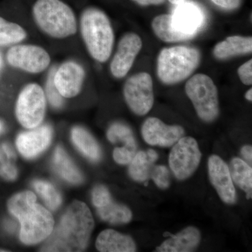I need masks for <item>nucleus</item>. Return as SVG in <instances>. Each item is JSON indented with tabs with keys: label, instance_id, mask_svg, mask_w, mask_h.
<instances>
[{
	"label": "nucleus",
	"instance_id": "nucleus-1",
	"mask_svg": "<svg viewBox=\"0 0 252 252\" xmlns=\"http://www.w3.org/2000/svg\"><path fill=\"white\" fill-rule=\"evenodd\" d=\"M94 225L89 207L83 202L75 200L67 207L41 251H84L89 245Z\"/></svg>",
	"mask_w": 252,
	"mask_h": 252
},
{
	"label": "nucleus",
	"instance_id": "nucleus-2",
	"mask_svg": "<svg viewBox=\"0 0 252 252\" xmlns=\"http://www.w3.org/2000/svg\"><path fill=\"white\" fill-rule=\"evenodd\" d=\"M33 192L16 194L8 201L9 211L21 223L20 240L25 245H36L49 238L54 230V217L45 207L36 203Z\"/></svg>",
	"mask_w": 252,
	"mask_h": 252
},
{
	"label": "nucleus",
	"instance_id": "nucleus-3",
	"mask_svg": "<svg viewBox=\"0 0 252 252\" xmlns=\"http://www.w3.org/2000/svg\"><path fill=\"white\" fill-rule=\"evenodd\" d=\"M81 32L91 56L98 62H106L112 54L114 41L107 15L96 8H88L81 15Z\"/></svg>",
	"mask_w": 252,
	"mask_h": 252
},
{
	"label": "nucleus",
	"instance_id": "nucleus-4",
	"mask_svg": "<svg viewBox=\"0 0 252 252\" xmlns=\"http://www.w3.org/2000/svg\"><path fill=\"white\" fill-rule=\"evenodd\" d=\"M33 16L38 27L52 37L63 39L77 32L75 14L61 0H36Z\"/></svg>",
	"mask_w": 252,
	"mask_h": 252
},
{
	"label": "nucleus",
	"instance_id": "nucleus-5",
	"mask_svg": "<svg viewBox=\"0 0 252 252\" xmlns=\"http://www.w3.org/2000/svg\"><path fill=\"white\" fill-rule=\"evenodd\" d=\"M200 53L187 46L162 49L158 59V75L165 84H175L185 80L198 67Z\"/></svg>",
	"mask_w": 252,
	"mask_h": 252
},
{
	"label": "nucleus",
	"instance_id": "nucleus-6",
	"mask_svg": "<svg viewBox=\"0 0 252 252\" xmlns=\"http://www.w3.org/2000/svg\"><path fill=\"white\" fill-rule=\"evenodd\" d=\"M185 90L202 120L212 122L217 119L220 114L218 92L211 78L195 74L187 81Z\"/></svg>",
	"mask_w": 252,
	"mask_h": 252
},
{
	"label": "nucleus",
	"instance_id": "nucleus-7",
	"mask_svg": "<svg viewBox=\"0 0 252 252\" xmlns=\"http://www.w3.org/2000/svg\"><path fill=\"white\" fill-rule=\"evenodd\" d=\"M46 97L44 91L36 84L26 86L18 95L16 115L18 122L28 129L41 124L45 115Z\"/></svg>",
	"mask_w": 252,
	"mask_h": 252
},
{
	"label": "nucleus",
	"instance_id": "nucleus-8",
	"mask_svg": "<svg viewBox=\"0 0 252 252\" xmlns=\"http://www.w3.org/2000/svg\"><path fill=\"white\" fill-rule=\"evenodd\" d=\"M201 160V152L198 142L192 137H182L173 145L169 165L176 178L185 180L198 169Z\"/></svg>",
	"mask_w": 252,
	"mask_h": 252
},
{
	"label": "nucleus",
	"instance_id": "nucleus-9",
	"mask_svg": "<svg viewBox=\"0 0 252 252\" xmlns=\"http://www.w3.org/2000/svg\"><path fill=\"white\" fill-rule=\"evenodd\" d=\"M126 103L139 116L148 114L153 107V81L150 74L140 72L129 78L124 89Z\"/></svg>",
	"mask_w": 252,
	"mask_h": 252
},
{
	"label": "nucleus",
	"instance_id": "nucleus-10",
	"mask_svg": "<svg viewBox=\"0 0 252 252\" xmlns=\"http://www.w3.org/2000/svg\"><path fill=\"white\" fill-rule=\"evenodd\" d=\"M6 60L12 67L32 74L45 70L51 63V58L46 50L40 46L27 44L10 48Z\"/></svg>",
	"mask_w": 252,
	"mask_h": 252
},
{
	"label": "nucleus",
	"instance_id": "nucleus-11",
	"mask_svg": "<svg viewBox=\"0 0 252 252\" xmlns=\"http://www.w3.org/2000/svg\"><path fill=\"white\" fill-rule=\"evenodd\" d=\"M172 26L175 31L191 39L205 26L206 16L200 5L191 1H184L177 5L171 14Z\"/></svg>",
	"mask_w": 252,
	"mask_h": 252
},
{
	"label": "nucleus",
	"instance_id": "nucleus-12",
	"mask_svg": "<svg viewBox=\"0 0 252 252\" xmlns=\"http://www.w3.org/2000/svg\"><path fill=\"white\" fill-rule=\"evenodd\" d=\"M184 135L185 130L182 126L167 125L157 118H149L142 127L144 140L152 146L172 147Z\"/></svg>",
	"mask_w": 252,
	"mask_h": 252
},
{
	"label": "nucleus",
	"instance_id": "nucleus-13",
	"mask_svg": "<svg viewBox=\"0 0 252 252\" xmlns=\"http://www.w3.org/2000/svg\"><path fill=\"white\" fill-rule=\"evenodd\" d=\"M142 47V39L138 34L127 33L123 36L111 63V72L114 77L118 79L125 77L132 67Z\"/></svg>",
	"mask_w": 252,
	"mask_h": 252
},
{
	"label": "nucleus",
	"instance_id": "nucleus-14",
	"mask_svg": "<svg viewBox=\"0 0 252 252\" xmlns=\"http://www.w3.org/2000/svg\"><path fill=\"white\" fill-rule=\"evenodd\" d=\"M209 177L222 201L234 204L237 201L235 190L229 168L221 158L212 155L208 160Z\"/></svg>",
	"mask_w": 252,
	"mask_h": 252
},
{
	"label": "nucleus",
	"instance_id": "nucleus-15",
	"mask_svg": "<svg viewBox=\"0 0 252 252\" xmlns=\"http://www.w3.org/2000/svg\"><path fill=\"white\" fill-rule=\"evenodd\" d=\"M85 77L84 68L74 61H67L56 69L54 82L63 97L71 98L80 92Z\"/></svg>",
	"mask_w": 252,
	"mask_h": 252
},
{
	"label": "nucleus",
	"instance_id": "nucleus-16",
	"mask_svg": "<svg viewBox=\"0 0 252 252\" xmlns=\"http://www.w3.org/2000/svg\"><path fill=\"white\" fill-rule=\"evenodd\" d=\"M53 130L49 125H42L27 132H21L16 139L18 152L26 158H34L49 147Z\"/></svg>",
	"mask_w": 252,
	"mask_h": 252
},
{
	"label": "nucleus",
	"instance_id": "nucleus-17",
	"mask_svg": "<svg viewBox=\"0 0 252 252\" xmlns=\"http://www.w3.org/2000/svg\"><path fill=\"white\" fill-rule=\"evenodd\" d=\"M200 233L195 227L189 226L158 247V252H190L195 251L200 244Z\"/></svg>",
	"mask_w": 252,
	"mask_h": 252
},
{
	"label": "nucleus",
	"instance_id": "nucleus-18",
	"mask_svg": "<svg viewBox=\"0 0 252 252\" xmlns=\"http://www.w3.org/2000/svg\"><path fill=\"white\" fill-rule=\"evenodd\" d=\"M96 248L101 252H134L137 248L133 239L112 229L101 232L96 240Z\"/></svg>",
	"mask_w": 252,
	"mask_h": 252
},
{
	"label": "nucleus",
	"instance_id": "nucleus-19",
	"mask_svg": "<svg viewBox=\"0 0 252 252\" xmlns=\"http://www.w3.org/2000/svg\"><path fill=\"white\" fill-rule=\"evenodd\" d=\"M158 158V154L153 149L147 152L136 153L129 165L128 173L132 180L138 182H144L151 177L154 163Z\"/></svg>",
	"mask_w": 252,
	"mask_h": 252
},
{
	"label": "nucleus",
	"instance_id": "nucleus-20",
	"mask_svg": "<svg viewBox=\"0 0 252 252\" xmlns=\"http://www.w3.org/2000/svg\"><path fill=\"white\" fill-rule=\"evenodd\" d=\"M252 38L233 36L220 41L214 49V55L218 59H227L240 55L251 54Z\"/></svg>",
	"mask_w": 252,
	"mask_h": 252
},
{
	"label": "nucleus",
	"instance_id": "nucleus-21",
	"mask_svg": "<svg viewBox=\"0 0 252 252\" xmlns=\"http://www.w3.org/2000/svg\"><path fill=\"white\" fill-rule=\"evenodd\" d=\"M72 140L76 147L92 161H98L102 152L94 137L84 127L76 126L72 128Z\"/></svg>",
	"mask_w": 252,
	"mask_h": 252
},
{
	"label": "nucleus",
	"instance_id": "nucleus-22",
	"mask_svg": "<svg viewBox=\"0 0 252 252\" xmlns=\"http://www.w3.org/2000/svg\"><path fill=\"white\" fill-rule=\"evenodd\" d=\"M54 164L58 173L69 183L79 185L84 180L81 172L63 147H56L54 152Z\"/></svg>",
	"mask_w": 252,
	"mask_h": 252
},
{
	"label": "nucleus",
	"instance_id": "nucleus-23",
	"mask_svg": "<svg viewBox=\"0 0 252 252\" xmlns=\"http://www.w3.org/2000/svg\"><path fill=\"white\" fill-rule=\"evenodd\" d=\"M232 180L239 188L246 192L248 198H252V169L250 164L239 158L230 161L229 167Z\"/></svg>",
	"mask_w": 252,
	"mask_h": 252
},
{
	"label": "nucleus",
	"instance_id": "nucleus-24",
	"mask_svg": "<svg viewBox=\"0 0 252 252\" xmlns=\"http://www.w3.org/2000/svg\"><path fill=\"white\" fill-rule=\"evenodd\" d=\"M152 28L159 39L165 42H177L190 39L189 36L175 31L172 26L171 14H162L154 18Z\"/></svg>",
	"mask_w": 252,
	"mask_h": 252
},
{
	"label": "nucleus",
	"instance_id": "nucleus-25",
	"mask_svg": "<svg viewBox=\"0 0 252 252\" xmlns=\"http://www.w3.org/2000/svg\"><path fill=\"white\" fill-rule=\"evenodd\" d=\"M97 215L101 220L112 224L129 223L132 218L130 209L125 205L111 200L104 206L97 208Z\"/></svg>",
	"mask_w": 252,
	"mask_h": 252
},
{
	"label": "nucleus",
	"instance_id": "nucleus-26",
	"mask_svg": "<svg viewBox=\"0 0 252 252\" xmlns=\"http://www.w3.org/2000/svg\"><path fill=\"white\" fill-rule=\"evenodd\" d=\"M16 160V154L9 144L0 145V177L7 181H14L17 178Z\"/></svg>",
	"mask_w": 252,
	"mask_h": 252
},
{
	"label": "nucleus",
	"instance_id": "nucleus-27",
	"mask_svg": "<svg viewBox=\"0 0 252 252\" xmlns=\"http://www.w3.org/2000/svg\"><path fill=\"white\" fill-rule=\"evenodd\" d=\"M26 37V31L21 26L0 16V46L17 44Z\"/></svg>",
	"mask_w": 252,
	"mask_h": 252
},
{
	"label": "nucleus",
	"instance_id": "nucleus-28",
	"mask_svg": "<svg viewBox=\"0 0 252 252\" xmlns=\"http://www.w3.org/2000/svg\"><path fill=\"white\" fill-rule=\"evenodd\" d=\"M33 186L50 210H56L61 206L62 197L51 184L46 181L36 180Z\"/></svg>",
	"mask_w": 252,
	"mask_h": 252
},
{
	"label": "nucleus",
	"instance_id": "nucleus-29",
	"mask_svg": "<svg viewBox=\"0 0 252 252\" xmlns=\"http://www.w3.org/2000/svg\"><path fill=\"white\" fill-rule=\"evenodd\" d=\"M107 139L113 144L122 142L126 144H136L132 131L128 126L121 123H115L109 127L107 132Z\"/></svg>",
	"mask_w": 252,
	"mask_h": 252
},
{
	"label": "nucleus",
	"instance_id": "nucleus-30",
	"mask_svg": "<svg viewBox=\"0 0 252 252\" xmlns=\"http://www.w3.org/2000/svg\"><path fill=\"white\" fill-rule=\"evenodd\" d=\"M137 144H126L122 147H116L113 152L114 160L120 165L130 163L136 154Z\"/></svg>",
	"mask_w": 252,
	"mask_h": 252
},
{
	"label": "nucleus",
	"instance_id": "nucleus-31",
	"mask_svg": "<svg viewBox=\"0 0 252 252\" xmlns=\"http://www.w3.org/2000/svg\"><path fill=\"white\" fill-rule=\"evenodd\" d=\"M55 71H56V68H53V69H51V72H49L46 85V94L51 105L55 108H60L63 105V97L60 94L54 84Z\"/></svg>",
	"mask_w": 252,
	"mask_h": 252
},
{
	"label": "nucleus",
	"instance_id": "nucleus-32",
	"mask_svg": "<svg viewBox=\"0 0 252 252\" xmlns=\"http://www.w3.org/2000/svg\"><path fill=\"white\" fill-rule=\"evenodd\" d=\"M150 178L158 188L165 189L170 187V172L165 165H154Z\"/></svg>",
	"mask_w": 252,
	"mask_h": 252
},
{
	"label": "nucleus",
	"instance_id": "nucleus-33",
	"mask_svg": "<svg viewBox=\"0 0 252 252\" xmlns=\"http://www.w3.org/2000/svg\"><path fill=\"white\" fill-rule=\"evenodd\" d=\"M111 200H112V195L107 187L103 185L94 187L92 193V201L96 208L104 206Z\"/></svg>",
	"mask_w": 252,
	"mask_h": 252
},
{
	"label": "nucleus",
	"instance_id": "nucleus-34",
	"mask_svg": "<svg viewBox=\"0 0 252 252\" xmlns=\"http://www.w3.org/2000/svg\"><path fill=\"white\" fill-rule=\"evenodd\" d=\"M252 61L250 60L239 67L238 73L240 80L245 85H252Z\"/></svg>",
	"mask_w": 252,
	"mask_h": 252
},
{
	"label": "nucleus",
	"instance_id": "nucleus-35",
	"mask_svg": "<svg viewBox=\"0 0 252 252\" xmlns=\"http://www.w3.org/2000/svg\"><path fill=\"white\" fill-rule=\"evenodd\" d=\"M214 4L222 9L234 10L238 9L241 4L242 0H211Z\"/></svg>",
	"mask_w": 252,
	"mask_h": 252
},
{
	"label": "nucleus",
	"instance_id": "nucleus-36",
	"mask_svg": "<svg viewBox=\"0 0 252 252\" xmlns=\"http://www.w3.org/2000/svg\"><path fill=\"white\" fill-rule=\"evenodd\" d=\"M242 157L247 160L248 163L252 165V147L251 145L244 146L241 149Z\"/></svg>",
	"mask_w": 252,
	"mask_h": 252
},
{
	"label": "nucleus",
	"instance_id": "nucleus-37",
	"mask_svg": "<svg viewBox=\"0 0 252 252\" xmlns=\"http://www.w3.org/2000/svg\"><path fill=\"white\" fill-rule=\"evenodd\" d=\"M137 4L142 6H148V5H159L165 2V0H132Z\"/></svg>",
	"mask_w": 252,
	"mask_h": 252
},
{
	"label": "nucleus",
	"instance_id": "nucleus-38",
	"mask_svg": "<svg viewBox=\"0 0 252 252\" xmlns=\"http://www.w3.org/2000/svg\"><path fill=\"white\" fill-rule=\"evenodd\" d=\"M245 97H246V99H248V100L250 101V102H252V89H250V90H249L248 91V92L246 93V94H245Z\"/></svg>",
	"mask_w": 252,
	"mask_h": 252
},
{
	"label": "nucleus",
	"instance_id": "nucleus-39",
	"mask_svg": "<svg viewBox=\"0 0 252 252\" xmlns=\"http://www.w3.org/2000/svg\"><path fill=\"white\" fill-rule=\"evenodd\" d=\"M184 1H185V0H169L170 3L175 5L180 4V3L183 2Z\"/></svg>",
	"mask_w": 252,
	"mask_h": 252
},
{
	"label": "nucleus",
	"instance_id": "nucleus-40",
	"mask_svg": "<svg viewBox=\"0 0 252 252\" xmlns=\"http://www.w3.org/2000/svg\"><path fill=\"white\" fill-rule=\"evenodd\" d=\"M2 57H1V55L0 54V70H1V68L2 67Z\"/></svg>",
	"mask_w": 252,
	"mask_h": 252
},
{
	"label": "nucleus",
	"instance_id": "nucleus-41",
	"mask_svg": "<svg viewBox=\"0 0 252 252\" xmlns=\"http://www.w3.org/2000/svg\"><path fill=\"white\" fill-rule=\"evenodd\" d=\"M3 129V124L1 122H0V132Z\"/></svg>",
	"mask_w": 252,
	"mask_h": 252
},
{
	"label": "nucleus",
	"instance_id": "nucleus-42",
	"mask_svg": "<svg viewBox=\"0 0 252 252\" xmlns=\"http://www.w3.org/2000/svg\"><path fill=\"white\" fill-rule=\"evenodd\" d=\"M6 252V250H0V252Z\"/></svg>",
	"mask_w": 252,
	"mask_h": 252
}]
</instances>
